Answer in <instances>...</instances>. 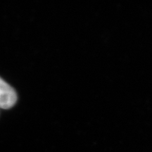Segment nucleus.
I'll use <instances>...</instances> for the list:
<instances>
[{"label": "nucleus", "instance_id": "nucleus-1", "mask_svg": "<svg viewBox=\"0 0 152 152\" xmlns=\"http://www.w3.org/2000/svg\"><path fill=\"white\" fill-rule=\"evenodd\" d=\"M17 94L8 83L0 77V108L8 109L16 104Z\"/></svg>", "mask_w": 152, "mask_h": 152}]
</instances>
